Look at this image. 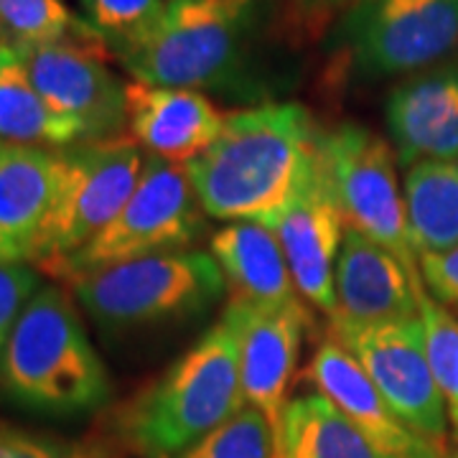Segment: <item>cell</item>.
<instances>
[{
	"label": "cell",
	"instance_id": "obj_1",
	"mask_svg": "<svg viewBox=\"0 0 458 458\" xmlns=\"http://www.w3.org/2000/svg\"><path fill=\"white\" fill-rule=\"evenodd\" d=\"M324 131L298 102L227 113L225 131L186 165L204 214L273 229L309 179Z\"/></svg>",
	"mask_w": 458,
	"mask_h": 458
},
{
	"label": "cell",
	"instance_id": "obj_2",
	"mask_svg": "<svg viewBox=\"0 0 458 458\" xmlns=\"http://www.w3.org/2000/svg\"><path fill=\"white\" fill-rule=\"evenodd\" d=\"M242 405L240 313L227 301L222 318L123 408L117 433L140 458H174Z\"/></svg>",
	"mask_w": 458,
	"mask_h": 458
},
{
	"label": "cell",
	"instance_id": "obj_3",
	"mask_svg": "<svg viewBox=\"0 0 458 458\" xmlns=\"http://www.w3.org/2000/svg\"><path fill=\"white\" fill-rule=\"evenodd\" d=\"M0 390L49 415H84L110 400V372L64 285H41L26 306L0 352Z\"/></svg>",
	"mask_w": 458,
	"mask_h": 458
},
{
	"label": "cell",
	"instance_id": "obj_4",
	"mask_svg": "<svg viewBox=\"0 0 458 458\" xmlns=\"http://www.w3.org/2000/svg\"><path fill=\"white\" fill-rule=\"evenodd\" d=\"M66 283L84 313L107 331L191 318L227 293L219 262L199 250L120 262Z\"/></svg>",
	"mask_w": 458,
	"mask_h": 458
},
{
	"label": "cell",
	"instance_id": "obj_5",
	"mask_svg": "<svg viewBox=\"0 0 458 458\" xmlns=\"http://www.w3.org/2000/svg\"><path fill=\"white\" fill-rule=\"evenodd\" d=\"M255 0H171L143 41L114 56L135 82L179 89L219 87L240 66Z\"/></svg>",
	"mask_w": 458,
	"mask_h": 458
},
{
	"label": "cell",
	"instance_id": "obj_6",
	"mask_svg": "<svg viewBox=\"0 0 458 458\" xmlns=\"http://www.w3.org/2000/svg\"><path fill=\"white\" fill-rule=\"evenodd\" d=\"M146 158L143 148L125 135L56 150V191L33 267L47 273L92 242L131 199Z\"/></svg>",
	"mask_w": 458,
	"mask_h": 458
},
{
	"label": "cell",
	"instance_id": "obj_7",
	"mask_svg": "<svg viewBox=\"0 0 458 458\" xmlns=\"http://www.w3.org/2000/svg\"><path fill=\"white\" fill-rule=\"evenodd\" d=\"M204 232L199 204L186 168L148 156L138 186L113 222L72 258L56 262L49 276L72 280L89 270L150 255L181 252Z\"/></svg>",
	"mask_w": 458,
	"mask_h": 458
},
{
	"label": "cell",
	"instance_id": "obj_8",
	"mask_svg": "<svg viewBox=\"0 0 458 458\" xmlns=\"http://www.w3.org/2000/svg\"><path fill=\"white\" fill-rule=\"evenodd\" d=\"M321 150L346 227L390 250L412 278L423 280L393 146L377 132L346 123L324 132Z\"/></svg>",
	"mask_w": 458,
	"mask_h": 458
},
{
	"label": "cell",
	"instance_id": "obj_9",
	"mask_svg": "<svg viewBox=\"0 0 458 458\" xmlns=\"http://www.w3.org/2000/svg\"><path fill=\"white\" fill-rule=\"evenodd\" d=\"M331 334L372 379L387 405L412 430L445 448L451 420L428 361L420 316L375 324L331 316Z\"/></svg>",
	"mask_w": 458,
	"mask_h": 458
},
{
	"label": "cell",
	"instance_id": "obj_10",
	"mask_svg": "<svg viewBox=\"0 0 458 458\" xmlns=\"http://www.w3.org/2000/svg\"><path fill=\"white\" fill-rule=\"evenodd\" d=\"M342 47L369 80L430 69L458 49V0H357Z\"/></svg>",
	"mask_w": 458,
	"mask_h": 458
},
{
	"label": "cell",
	"instance_id": "obj_11",
	"mask_svg": "<svg viewBox=\"0 0 458 458\" xmlns=\"http://www.w3.org/2000/svg\"><path fill=\"white\" fill-rule=\"evenodd\" d=\"M33 87L51 110L72 120L84 140L123 135L128 125L125 82L107 66V51L74 44L16 49Z\"/></svg>",
	"mask_w": 458,
	"mask_h": 458
},
{
	"label": "cell",
	"instance_id": "obj_12",
	"mask_svg": "<svg viewBox=\"0 0 458 458\" xmlns=\"http://www.w3.org/2000/svg\"><path fill=\"white\" fill-rule=\"evenodd\" d=\"M273 232L283 247L301 298L331 318L336 313L334 270L346 234V222L328 176L324 150H318L301 194L280 216Z\"/></svg>",
	"mask_w": 458,
	"mask_h": 458
},
{
	"label": "cell",
	"instance_id": "obj_13",
	"mask_svg": "<svg viewBox=\"0 0 458 458\" xmlns=\"http://www.w3.org/2000/svg\"><path fill=\"white\" fill-rule=\"evenodd\" d=\"M316 393L334 403L379 458H448V451L420 436L394 412L372 379L342 344L324 342L306 369Z\"/></svg>",
	"mask_w": 458,
	"mask_h": 458
},
{
	"label": "cell",
	"instance_id": "obj_14",
	"mask_svg": "<svg viewBox=\"0 0 458 458\" xmlns=\"http://www.w3.org/2000/svg\"><path fill=\"white\" fill-rule=\"evenodd\" d=\"M131 138L148 156L186 168L201 158L225 131L227 114L197 89L125 82Z\"/></svg>",
	"mask_w": 458,
	"mask_h": 458
},
{
	"label": "cell",
	"instance_id": "obj_15",
	"mask_svg": "<svg viewBox=\"0 0 458 458\" xmlns=\"http://www.w3.org/2000/svg\"><path fill=\"white\" fill-rule=\"evenodd\" d=\"M240 313V382L247 405L258 408L267 418L280 441L283 415L288 408V385L293 377L303 331L311 324V313L267 311L255 309L242 298L229 295ZM278 456V454H276Z\"/></svg>",
	"mask_w": 458,
	"mask_h": 458
},
{
	"label": "cell",
	"instance_id": "obj_16",
	"mask_svg": "<svg viewBox=\"0 0 458 458\" xmlns=\"http://www.w3.org/2000/svg\"><path fill=\"white\" fill-rule=\"evenodd\" d=\"M385 123L405 171L458 158V62L415 72L397 84L385 105Z\"/></svg>",
	"mask_w": 458,
	"mask_h": 458
},
{
	"label": "cell",
	"instance_id": "obj_17",
	"mask_svg": "<svg viewBox=\"0 0 458 458\" xmlns=\"http://www.w3.org/2000/svg\"><path fill=\"white\" fill-rule=\"evenodd\" d=\"M334 285V316L360 324L418 316L420 298L428 293L423 280L412 278L390 250L349 227L336 258Z\"/></svg>",
	"mask_w": 458,
	"mask_h": 458
},
{
	"label": "cell",
	"instance_id": "obj_18",
	"mask_svg": "<svg viewBox=\"0 0 458 458\" xmlns=\"http://www.w3.org/2000/svg\"><path fill=\"white\" fill-rule=\"evenodd\" d=\"M56 191V150L0 143V262L31 265Z\"/></svg>",
	"mask_w": 458,
	"mask_h": 458
},
{
	"label": "cell",
	"instance_id": "obj_19",
	"mask_svg": "<svg viewBox=\"0 0 458 458\" xmlns=\"http://www.w3.org/2000/svg\"><path fill=\"white\" fill-rule=\"evenodd\" d=\"M209 245L232 288L229 295L267 311L306 309L273 229L255 222H229L214 232Z\"/></svg>",
	"mask_w": 458,
	"mask_h": 458
},
{
	"label": "cell",
	"instance_id": "obj_20",
	"mask_svg": "<svg viewBox=\"0 0 458 458\" xmlns=\"http://www.w3.org/2000/svg\"><path fill=\"white\" fill-rule=\"evenodd\" d=\"M82 131L56 114L33 87L26 66L13 47L0 59V143L31 146L44 150L82 143Z\"/></svg>",
	"mask_w": 458,
	"mask_h": 458
},
{
	"label": "cell",
	"instance_id": "obj_21",
	"mask_svg": "<svg viewBox=\"0 0 458 458\" xmlns=\"http://www.w3.org/2000/svg\"><path fill=\"white\" fill-rule=\"evenodd\" d=\"M403 194L418 258L458 245V158L408 168Z\"/></svg>",
	"mask_w": 458,
	"mask_h": 458
},
{
	"label": "cell",
	"instance_id": "obj_22",
	"mask_svg": "<svg viewBox=\"0 0 458 458\" xmlns=\"http://www.w3.org/2000/svg\"><path fill=\"white\" fill-rule=\"evenodd\" d=\"M276 458H379L357 428L324 394L288 400Z\"/></svg>",
	"mask_w": 458,
	"mask_h": 458
},
{
	"label": "cell",
	"instance_id": "obj_23",
	"mask_svg": "<svg viewBox=\"0 0 458 458\" xmlns=\"http://www.w3.org/2000/svg\"><path fill=\"white\" fill-rule=\"evenodd\" d=\"M0 31L13 49L74 44L110 54L107 38L92 21L74 16L64 0H0Z\"/></svg>",
	"mask_w": 458,
	"mask_h": 458
},
{
	"label": "cell",
	"instance_id": "obj_24",
	"mask_svg": "<svg viewBox=\"0 0 458 458\" xmlns=\"http://www.w3.org/2000/svg\"><path fill=\"white\" fill-rule=\"evenodd\" d=\"M276 433L267 418L245 403L209 436L174 458H276Z\"/></svg>",
	"mask_w": 458,
	"mask_h": 458
},
{
	"label": "cell",
	"instance_id": "obj_25",
	"mask_svg": "<svg viewBox=\"0 0 458 458\" xmlns=\"http://www.w3.org/2000/svg\"><path fill=\"white\" fill-rule=\"evenodd\" d=\"M420 321L426 334V354L441 387L448 420L458 430V313L445 309L430 293L420 298Z\"/></svg>",
	"mask_w": 458,
	"mask_h": 458
},
{
	"label": "cell",
	"instance_id": "obj_26",
	"mask_svg": "<svg viewBox=\"0 0 458 458\" xmlns=\"http://www.w3.org/2000/svg\"><path fill=\"white\" fill-rule=\"evenodd\" d=\"M92 26L98 29L110 49H128L143 41L156 29L165 11L164 0H92L87 5Z\"/></svg>",
	"mask_w": 458,
	"mask_h": 458
},
{
	"label": "cell",
	"instance_id": "obj_27",
	"mask_svg": "<svg viewBox=\"0 0 458 458\" xmlns=\"http://www.w3.org/2000/svg\"><path fill=\"white\" fill-rule=\"evenodd\" d=\"M41 276L26 262H0V352L11 339L31 298L41 291Z\"/></svg>",
	"mask_w": 458,
	"mask_h": 458
},
{
	"label": "cell",
	"instance_id": "obj_28",
	"mask_svg": "<svg viewBox=\"0 0 458 458\" xmlns=\"http://www.w3.org/2000/svg\"><path fill=\"white\" fill-rule=\"evenodd\" d=\"M0 458H102V451L51 436L0 430Z\"/></svg>",
	"mask_w": 458,
	"mask_h": 458
},
{
	"label": "cell",
	"instance_id": "obj_29",
	"mask_svg": "<svg viewBox=\"0 0 458 458\" xmlns=\"http://www.w3.org/2000/svg\"><path fill=\"white\" fill-rule=\"evenodd\" d=\"M420 278L438 303L458 311V245L445 252L420 255Z\"/></svg>",
	"mask_w": 458,
	"mask_h": 458
},
{
	"label": "cell",
	"instance_id": "obj_30",
	"mask_svg": "<svg viewBox=\"0 0 458 458\" xmlns=\"http://www.w3.org/2000/svg\"><path fill=\"white\" fill-rule=\"evenodd\" d=\"M311 5H324V8H334V5H346V3H357V0H306Z\"/></svg>",
	"mask_w": 458,
	"mask_h": 458
},
{
	"label": "cell",
	"instance_id": "obj_31",
	"mask_svg": "<svg viewBox=\"0 0 458 458\" xmlns=\"http://www.w3.org/2000/svg\"><path fill=\"white\" fill-rule=\"evenodd\" d=\"M11 44H8V38H5V33L0 31V59H3V51L8 49Z\"/></svg>",
	"mask_w": 458,
	"mask_h": 458
},
{
	"label": "cell",
	"instance_id": "obj_32",
	"mask_svg": "<svg viewBox=\"0 0 458 458\" xmlns=\"http://www.w3.org/2000/svg\"><path fill=\"white\" fill-rule=\"evenodd\" d=\"M448 458H458V430H456V443H454V451L448 454Z\"/></svg>",
	"mask_w": 458,
	"mask_h": 458
},
{
	"label": "cell",
	"instance_id": "obj_33",
	"mask_svg": "<svg viewBox=\"0 0 458 458\" xmlns=\"http://www.w3.org/2000/svg\"><path fill=\"white\" fill-rule=\"evenodd\" d=\"M82 3H84V5H89V3H92V0H82Z\"/></svg>",
	"mask_w": 458,
	"mask_h": 458
}]
</instances>
